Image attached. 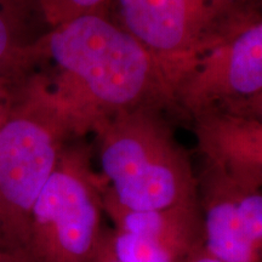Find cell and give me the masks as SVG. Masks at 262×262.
<instances>
[{
	"instance_id": "cell-1",
	"label": "cell",
	"mask_w": 262,
	"mask_h": 262,
	"mask_svg": "<svg viewBox=\"0 0 262 262\" xmlns=\"http://www.w3.org/2000/svg\"><path fill=\"white\" fill-rule=\"evenodd\" d=\"M27 66L75 140L120 113L172 108L160 66L108 14L49 28L28 50Z\"/></svg>"
},
{
	"instance_id": "cell-2",
	"label": "cell",
	"mask_w": 262,
	"mask_h": 262,
	"mask_svg": "<svg viewBox=\"0 0 262 262\" xmlns=\"http://www.w3.org/2000/svg\"><path fill=\"white\" fill-rule=\"evenodd\" d=\"M159 108L120 113L93 131L104 191L134 211L192 205L198 176Z\"/></svg>"
},
{
	"instance_id": "cell-3",
	"label": "cell",
	"mask_w": 262,
	"mask_h": 262,
	"mask_svg": "<svg viewBox=\"0 0 262 262\" xmlns=\"http://www.w3.org/2000/svg\"><path fill=\"white\" fill-rule=\"evenodd\" d=\"M73 139L40 88L28 78L17 106L0 125V249L27 258L35 201ZM29 262V261H28Z\"/></svg>"
},
{
	"instance_id": "cell-4",
	"label": "cell",
	"mask_w": 262,
	"mask_h": 262,
	"mask_svg": "<svg viewBox=\"0 0 262 262\" xmlns=\"http://www.w3.org/2000/svg\"><path fill=\"white\" fill-rule=\"evenodd\" d=\"M79 140L66 145L33 206L27 239L29 262H94L96 256L107 227L106 182L94 168L90 148Z\"/></svg>"
},
{
	"instance_id": "cell-5",
	"label": "cell",
	"mask_w": 262,
	"mask_h": 262,
	"mask_svg": "<svg viewBox=\"0 0 262 262\" xmlns=\"http://www.w3.org/2000/svg\"><path fill=\"white\" fill-rule=\"evenodd\" d=\"M118 25L149 52L175 91L199 58L262 10V0H113Z\"/></svg>"
},
{
	"instance_id": "cell-6",
	"label": "cell",
	"mask_w": 262,
	"mask_h": 262,
	"mask_svg": "<svg viewBox=\"0 0 262 262\" xmlns=\"http://www.w3.org/2000/svg\"><path fill=\"white\" fill-rule=\"evenodd\" d=\"M262 93V10L199 58L176 85L172 108L193 120Z\"/></svg>"
},
{
	"instance_id": "cell-7",
	"label": "cell",
	"mask_w": 262,
	"mask_h": 262,
	"mask_svg": "<svg viewBox=\"0 0 262 262\" xmlns=\"http://www.w3.org/2000/svg\"><path fill=\"white\" fill-rule=\"evenodd\" d=\"M103 205L113 224L110 239L119 262H187L204 245L199 202L134 211L120 206L103 189Z\"/></svg>"
},
{
	"instance_id": "cell-8",
	"label": "cell",
	"mask_w": 262,
	"mask_h": 262,
	"mask_svg": "<svg viewBox=\"0 0 262 262\" xmlns=\"http://www.w3.org/2000/svg\"><path fill=\"white\" fill-rule=\"evenodd\" d=\"M199 152L247 187L262 189V123L228 112H209L192 120Z\"/></svg>"
},
{
	"instance_id": "cell-9",
	"label": "cell",
	"mask_w": 262,
	"mask_h": 262,
	"mask_svg": "<svg viewBox=\"0 0 262 262\" xmlns=\"http://www.w3.org/2000/svg\"><path fill=\"white\" fill-rule=\"evenodd\" d=\"M204 248L220 262H262L239 203V183L204 162L198 176Z\"/></svg>"
},
{
	"instance_id": "cell-10",
	"label": "cell",
	"mask_w": 262,
	"mask_h": 262,
	"mask_svg": "<svg viewBox=\"0 0 262 262\" xmlns=\"http://www.w3.org/2000/svg\"><path fill=\"white\" fill-rule=\"evenodd\" d=\"M48 29L34 0H0V67L19 63Z\"/></svg>"
},
{
	"instance_id": "cell-11",
	"label": "cell",
	"mask_w": 262,
	"mask_h": 262,
	"mask_svg": "<svg viewBox=\"0 0 262 262\" xmlns=\"http://www.w3.org/2000/svg\"><path fill=\"white\" fill-rule=\"evenodd\" d=\"M48 28L80 16L108 14L113 0H34Z\"/></svg>"
},
{
	"instance_id": "cell-12",
	"label": "cell",
	"mask_w": 262,
	"mask_h": 262,
	"mask_svg": "<svg viewBox=\"0 0 262 262\" xmlns=\"http://www.w3.org/2000/svg\"><path fill=\"white\" fill-rule=\"evenodd\" d=\"M27 81L28 73L24 61L0 67V125L21 101Z\"/></svg>"
},
{
	"instance_id": "cell-13",
	"label": "cell",
	"mask_w": 262,
	"mask_h": 262,
	"mask_svg": "<svg viewBox=\"0 0 262 262\" xmlns=\"http://www.w3.org/2000/svg\"><path fill=\"white\" fill-rule=\"evenodd\" d=\"M224 112L234 113L238 114V116L250 118V119L258 120V122L262 123V93L250 98V100L244 101V102L239 103L237 106L224 111Z\"/></svg>"
},
{
	"instance_id": "cell-14",
	"label": "cell",
	"mask_w": 262,
	"mask_h": 262,
	"mask_svg": "<svg viewBox=\"0 0 262 262\" xmlns=\"http://www.w3.org/2000/svg\"><path fill=\"white\" fill-rule=\"evenodd\" d=\"M94 262H119L116 255L113 253L112 245H111L110 239V228L106 227L104 233L101 239L100 247L97 249L96 256L94 258Z\"/></svg>"
},
{
	"instance_id": "cell-15",
	"label": "cell",
	"mask_w": 262,
	"mask_h": 262,
	"mask_svg": "<svg viewBox=\"0 0 262 262\" xmlns=\"http://www.w3.org/2000/svg\"><path fill=\"white\" fill-rule=\"evenodd\" d=\"M187 262H220L219 260H216V258L212 256L208 253V250L204 248V245L198 249V250H195L194 253L191 257H189V260Z\"/></svg>"
},
{
	"instance_id": "cell-16",
	"label": "cell",
	"mask_w": 262,
	"mask_h": 262,
	"mask_svg": "<svg viewBox=\"0 0 262 262\" xmlns=\"http://www.w3.org/2000/svg\"><path fill=\"white\" fill-rule=\"evenodd\" d=\"M0 262H28L27 258L18 256V255L8 253L0 249Z\"/></svg>"
}]
</instances>
